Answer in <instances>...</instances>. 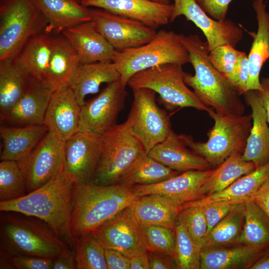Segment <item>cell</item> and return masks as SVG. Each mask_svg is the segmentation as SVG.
I'll list each match as a JSON object with an SVG mask.
<instances>
[{"mask_svg":"<svg viewBox=\"0 0 269 269\" xmlns=\"http://www.w3.org/2000/svg\"><path fill=\"white\" fill-rule=\"evenodd\" d=\"M134 186L118 183L99 185L92 182L75 184L69 228L72 239L92 232L129 207L138 196Z\"/></svg>","mask_w":269,"mask_h":269,"instance_id":"cell-1","label":"cell"},{"mask_svg":"<svg viewBox=\"0 0 269 269\" xmlns=\"http://www.w3.org/2000/svg\"><path fill=\"white\" fill-rule=\"evenodd\" d=\"M188 51L194 75L185 73L184 81L200 101L218 113L241 115L245 111L240 95L230 83L213 66L209 58L207 41L197 34H179Z\"/></svg>","mask_w":269,"mask_h":269,"instance_id":"cell-2","label":"cell"},{"mask_svg":"<svg viewBox=\"0 0 269 269\" xmlns=\"http://www.w3.org/2000/svg\"><path fill=\"white\" fill-rule=\"evenodd\" d=\"M75 182L64 170L25 195L0 202V211H12L45 222L61 239L70 244L69 228Z\"/></svg>","mask_w":269,"mask_h":269,"instance_id":"cell-3","label":"cell"},{"mask_svg":"<svg viewBox=\"0 0 269 269\" xmlns=\"http://www.w3.org/2000/svg\"><path fill=\"white\" fill-rule=\"evenodd\" d=\"M69 249L45 222L12 211H0V250L11 256H28L54 260Z\"/></svg>","mask_w":269,"mask_h":269,"instance_id":"cell-4","label":"cell"},{"mask_svg":"<svg viewBox=\"0 0 269 269\" xmlns=\"http://www.w3.org/2000/svg\"><path fill=\"white\" fill-rule=\"evenodd\" d=\"M210 108L214 120L206 142L196 141L191 135L178 134L189 148L205 159L212 166H218L231 155L244 152L253 124L252 115H226Z\"/></svg>","mask_w":269,"mask_h":269,"instance_id":"cell-5","label":"cell"},{"mask_svg":"<svg viewBox=\"0 0 269 269\" xmlns=\"http://www.w3.org/2000/svg\"><path fill=\"white\" fill-rule=\"evenodd\" d=\"M189 61V53L179 34L164 29L157 32L145 44L117 51L113 60L125 86L134 75L141 71L167 63L183 65Z\"/></svg>","mask_w":269,"mask_h":269,"instance_id":"cell-6","label":"cell"},{"mask_svg":"<svg viewBox=\"0 0 269 269\" xmlns=\"http://www.w3.org/2000/svg\"><path fill=\"white\" fill-rule=\"evenodd\" d=\"M47 26L31 0H0V60L14 58L30 38Z\"/></svg>","mask_w":269,"mask_h":269,"instance_id":"cell-7","label":"cell"},{"mask_svg":"<svg viewBox=\"0 0 269 269\" xmlns=\"http://www.w3.org/2000/svg\"><path fill=\"white\" fill-rule=\"evenodd\" d=\"M102 137V150L92 182L103 186L118 184L132 163L145 151L132 134L128 118Z\"/></svg>","mask_w":269,"mask_h":269,"instance_id":"cell-8","label":"cell"},{"mask_svg":"<svg viewBox=\"0 0 269 269\" xmlns=\"http://www.w3.org/2000/svg\"><path fill=\"white\" fill-rule=\"evenodd\" d=\"M182 66L167 63L156 66L134 75L128 85L132 90L147 88L159 95L162 104L169 111L191 107L207 112L210 107L203 104L184 81Z\"/></svg>","mask_w":269,"mask_h":269,"instance_id":"cell-9","label":"cell"},{"mask_svg":"<svg viewBox=\"0 0 269 269\" xmlns=\"http://www.w3.org/2000/svg\"><path fill=\"white\" fill-rule=\"evenodd\" d=\"M133 102L128 118L133 135L148 153L172 131L169 117L156 102V92L147 88L132 90Z\"/></svg>","mask_w":269,"mask_h":269,"instance_id":"cell-10","label":"cell"},{"mask_svg":"<svg viewBox=\"0 0 269 269\" xmlns=\"http://www.w3.org/2000/svg\"><path fill=\"white\" fill-rule=\"evenodd\" d=\"M64 143L48 131L29 154L17 161L24 176L27 193L64 169Z\"/></svg>","mask_w":269,"mask_h":269,"instance_id":"cell-11","label":"cell"},{"mask_svg":"<svg viewBox=\"0 0 269 269\" xmlns=\"http://www.w3.org/2000/svg\"><path fill=\"white\" fill-rule=\"evenodd\" d=\"M128 93L120 79L108 84L96 97L81 106L80 131L103 135L117 125Z\"/></svg>","mask_w":269,"mask_h":269,"instance_id":"cell-12","label":"cell"},{"mask_svg":"<svg viewBox=\"0 0 269 269\" xmlns=\"http://www.w3.org/2000/svg\"><path fill=\"white\" fill-rule=\"evenodd\" d=\"M97 30L117 51L136 47L151 41L156 30L142 23L100 8H89Z\"/></svg>","mask_w":269,"mask_h":269,"instance_id":"cell-13","label":"cell"},{"mask_svg":"<svg viewBox=\"0 0 269 269\" xmlns=\"http://www.w3.org/2000/svg\"><path fill=\"white\" fill-rule=\"evenodd\" d=\"M169 22L183 15L204 34L209 51L215 47L229 44L235 47L243 38L242 29L231 20H217L208 15L195 0H173Z\"/></svg>","mask_w":269,"mask_h":269,"instance_id":"cell-14","label":"cell"},{"mask_svg":"<svg viewBox=\"0 0 269 269\" xmlns=\"http://www.w3.org/2000/svg\"><path fill=\"white\" fill-rule=\"evenodd\" d=\"M103 147L101 135L79 131L64 143V170L75 184L92 182Z\"/></svg>","mask_w":269,"mask_h":269,"instance_id":"cell-15","label":"cell"},{"mask_svg":"<svg viewBox=\"0 0 269 269\" xmlns=\"http://www.w3.org/2000/svg\"><path fill=\"white\" fill-rule=\"evenodd\" d=\"M81 4L139 21L153 29L168 23L173 10V4L151 0H83Z\"/></svg>","mask_w":269,"mask_h":269,"instance_id":"cell-16","label":"cell"},{"mask_svg":"<svg viewBox=\"0 0 269 269\" xmlns=\"http://www.w3.org/2000/svg\"><path fill=\"white\" fill-rule=\"evenodd\" d=\"M81 106L70 87L54 91L43 121L48 131L65 142L80 131Z\"/></svg>","mask_w":269,"mask_h":269,"instance_id":"cell-17","label":"cell"},{"mask_svg":"<svg viewBox=\"0 0 269 269\" xmlns=\"http://www.w3.org/2000/svg\"><path fill=\"white\" fill-rule=\"evenodd\" d=\"M53 91L44 82L30 78L29 86L23 96L9 110L0 115L1 123L12 126L43 124Z\"/></svg>","mask_w":269,"mask_h":269,"instance_id":"cell-18","label":"cell"},{"mask_svg":"<svg viewBox=\"0 0 269 269\" xmlns=\"http://www.w3.org/2000/svg\"><path fill=\"white\" fill-rule=\"evenodd\" d=\"M94 231L105 248L117 250L130 258L147 251L139 226L128 207Z\"/></svg>","mask_w":269,"mask_h":269,"instance_id":"cell-19","label":"cell"},{"mask_svg":"<svg viewBox=\"0 0 269 269\" xmlns=\"http://www.w3.org/2000/svg\"><path fill=\"white\" fill-rule=\"evenodd\" d=\"M214 169L189 170L162 182L149 185H135L138 196L157 194L171 200L179 206L199 199L200 189Z\"/></svg>","mask_w":269,"mask_h":269,"instance_id":"cell-20","label":"cell"},{"mask_svg":"<svg viewBox=\"0 0 269 269\" xmlns=\"http://www.w3.org/2000/svg\"><path fill=\"white\" fill-rule=\"evenodd\" d=\"M62 34L76 51L81 64L113 62L117 50L92 20L67 28Z\"/></svg>","mask_w":269,"mask_h":269,"instance_id":"cell-21","label":"cell"},{"mask_svg":"<svg viewBox=\"0 0 269 269\" xmlns=\"http://www.w3.org/2000/svg\"><path fill=\"white\" fill-rule=\"evenodd\" d=\"M244 95L246 103L252 111L253 124L242 158L253 162L258 168L269 161L268 117L256 90L248 91Z\"/></svg>","mask_w":269,"mask_h":269,"instance_id":"cell-22","label":"cell"},{"mask_svg":"<svg viewBox=\"0 0 269 269\" xmlns=\"http://www.w3.org/2000/svg\"><path fill=\"white\" fill-rule=\"evenodd\" d=\"M147 154L164 165L179 172L206 170L212 166L203 157L187 147L172 131Z\"/></svg>","mask_w":269,"mask_h":269,"instance_id":"cell-23","label":"cell"},{"mask_svg":"<svg viewBox=\"0 0 269 269\" xmlns=\"http://www.w3.org/2000/svg\"><path fill=\"white\" fill-rule=\"evenodd\" d=\"M128 208L139 225H160L174 229L181 210L180 206L157 194L140 196Z\"/></svg>","mask_w":269,"mask_h":269,"instance_id":"cell-24","label":"cell"},{"mask_svg":"<svg viewBox=\"0 0 269 269\" xmlns=\"http://www.w3.org/2000/svg\"><path fill=\"white\" fill-rule=\"evenodd\" d=\"M257 20V32L252 33L253 41L248 54L249 78L247 91H262L260 74L263 66L269 61V12L266 10L264 0H254L252 3Z\"/></svg>","mask_w":269,"mask_h":269,"instance_id":"cell-25","label":"cell"},{"mask_svg":"<svg viewBox=\"0 0 269 269\" xmlns=\"http://www.w3.org/2000/svg\"><path fill=\"white\" fill-rule=\"evenodd\" d=\"M48 22L47 30L54 34L92 20L89 8L76 0H31Z\"/></svg>","mask_w":269,"mask_h":269,"instance_id":"cell-26","label":"cell"},{"mask_svg":"<svg viewBox=\"0 0 269 269\" xmlns=\"http://www.w3.org/2000/svg\"><path fill=\"white\" fill-rule=\"evenodd\" d=\"M80 64L76 51L66 38L62 33L55 34L45 83L54 91L69 87Z\"/></svg>","mask_w":269,"mask_h":269,"instance_id":"cell-27","label":"cell"},{"mask_svg":"<svg viewBox=\"0 0 269 269\" xmlns=\"http://www.w3.org/2000/svg\"><path fill=\"white\" fill-rule=\"evenodd\" d=\"M48 132L44 124L0 127L2 149L1 160L18 161L29 154Z\"/></svg>","mask_w":269,"mask_h":269,"instance_id":"cell-28","label":"cell"},{"mask_svg":"<svg viewBox=\"0 0 269 269\" xmlns=\"http://www.w3.org/2000/svg\"><path fill=\"white\" fill-rule=\"evenodd\" d=\"M55 35L46 29L33 36L13 58L30 77L44 82Z\"/></svg>","mask_w":269,"mask_h":269,"instance_id":"cell-29","label":"cell"},{"mask_svg":"<svg viewBox=\"0 0 269 269\" xmlns=\"http://www.w3.org/2000/svg\"><path fill=\"white\" fill-rule=\"evenodd\" d=\"M269 178V161L244 175L225 189L200 199L186 203L181 209L190 206L204 205L221 202L235 204L244 203L250 199L260 186Z\"/></svg>","mask_w":269,"mask_h":269,"instance_id":"cell-30","label":"cell"},{"mask_svg":"<svg viewBox=\"0 0 269 269\" xmlns=\"http://www.w3.org/2000/svg\"><path fill=\"white\" fill-rule=\"evenodd\" d=\"M120 79V75L113 62H96L80 64L71 81L70 87L82 106L89 94L97 93L101 85Z\"/></svg>","mask_w":269,"mask_h":269,"instance_id":"cell-31","label":"cell"},{"mask_svg":"<svg viewBox=\"0 0 269 269\" xmlns=\"http://www.w3.org/2000/svg\"><path fill=\"white\" fill-rule=\"evenodd\" d=\"M262 253L241 244L233 247L224 246L202 250L200 269H250Z\"/></svg>","mask_w":269,"mask_h":269,"instance_id":"cell-32","label":"cell"},{"mask_svg":"<svg viewBox=\"0 0 269 269\" xmlns=\"http://www.w3.org/2000/svg\"><path fill=\"white\" fill-rule=\"evenodd\" d=\"M30 78L14 59L0 60V115L9 110L23 96Z\"/></svg>","mask_w":269,"mask_h":269,"instance_id":"cell-33","label":"cell"},{"mask_svg":"<svg viewBox=\"0 0 269 269\" xmlns=\"http://www.w3.org/2000/svg\"><path fill=\"white\" fill-rule=\"evenodd\" d=\"M256 168L253 162L243 159L242 153L231 155L214 169L201 187L199 199L221 191Z\"/></svg>","mask_w":269,"mask_h":269,"instance_id":"cell-34","label":"cell"},{"mask_svg":"<svg viewBox=\"0 0 269 269\" xmlns=\"http://www.w3.org/2000/svg\"><path fill=\"white\" fill-rule=\"evenodd\" d=\"M238 243L261 252L269 247V218L251 199L244 202V221Z\"/></svg>","mask_w":269,"mask_h":269,"instance_id":"cell-35","label":"cell"},{"mask_svg":"<svg viewBox=\"0 0 269 269\" xmlns=\"http://www.w3.org/2000/svg\"><path fill=\"white\" fill-rule=\"evenodd\" d=\"M180 173L164 165L144 152L132 163L119 183L133 186L152 184L175 176Z\"/></svg>","mask_w":269,"mask_h":269,"instance_id":"cell-36","label":"cell"},{"mask_svg":"<svg viewBox=\"0 0 269 269\" xmlns=\"http://www.w3.org/2000/svg\"><path fill=\"white\" fill-rule=\"evenodd\" d=\"M244 221V202L237 204L211 231L202 250L238 243Z\"/></svg>","mask_w":269,"mask_h":269,"instance_id":"cell-37","label":"cell"},{"mask_svg":"<svg viewBox=\"0 0 269 269\" xmlns=\"http://www.w3.org/2000/svg\"><path fill=\"white\" fill-rule=\"evenodd\" d=\"M77 269H108L105 247L94 231L71 240Z\"/></svg>","mask_w":269,"mask_h":269,"instance_id":"cell-38","label":"cell"},{"mask_svg":"<svg viewBox=\"0 0 269 269\" xmlns=\"http://www.w3.org/2000/svg\"><path fill=\"white\" fill-rule=\"evenodd\" d=\"M27 193L24 176L17 162H0V202L20 198Z\"/></svg>","mask_w":269,"mask_h":269,"instance_id":"cell-39","label":"cell"},{"mask_svg":"<svg viewBox=\"0 0 269 269\" xmlns=\"http://www.w3.org/2000/svg\"><path fill=\"white\" fill-rule=\"evenodd\" d=\"M176 245L174 259L179 269H198L201 250L184 226L178 219L175 226Z\"/></svg>","mask_w":269,"mask_h":269,"instance_id":"cell-40","label":"cell"},{"mask_svg":"<svg viewBox=\"0 0 269 269\" xmlns=\"http://www.w3.org/2000/svg\"><path fill=\"white\" fill-rule=\"evenodd\" d=\"M139 226L147 251L161 253L174 257L176 233L174 229L160 225Z\"/></svg>","mask_w":269,"mask_h":269,"instance_id":"cell-41","label":"cell"},{"mask_svg":"<svg viewBox=\"0 0 269 269\" xmlns=\"http://www.w3.org/2000/svg\"><path fill=\"white\" fill-rule=\"evenodd\" d=\"M177 219L201 250L207 234L208 226L201 206H190L181 209Z\"/></svg>","mask_w":269,"mask_h":269,"instance_id":"cell-42","label":"cell"},{"mask_svg":"<svg viewBox=\"0 0 269 269\" xmlns=\"http://www.w3.org/2000/svg\"><path fill=\"white\" fill-rule=\"evenodd\" d=\"M242 53L231 45L224 44L211 50L208 56L213 66L230 83L235 65Z\"/></svg>","mask_w":269,"mask_h":269,"instance_id":"cell-43","label":"cell"},{"mask_svg":"<svg viewBox=\"0 0 269 269\" xmlns=\"http://www.w3.org/2000/svg\"><path fill=\"white\" fill-rule=\"evenodd\" d=\"M239 204V203H238ZM232 202H221L208 204L202 207L208 226L207 234L237 205ZM206 236V237H207Z\"/></svg>","mask_w":269,"mask_h":269,"instance_id":"cell-44","label":"cell"},{"mask_svg":"<svg viewBox=\"0 0 269 269\" xmlns=\"http://www.w3.org/2000/svg\"><path fill=\"white\" fill-rule=\"evenodd\" d=\"M249 73L248 56L245 52H242L235 65L230 82L240 96L247 92Z\"/></svg>","mask_w":269,"mask_h":269,"instance_id":"cell-45","label":"cell"},{"mask_svg":"<svg viewBox=\"0 0 269 269\" xmlns=\"http://www.w3.org/2000/svg\"><path fill=\"white\" fill-rule=\"evenodd\" d=\"M16 269H52L53 260L28 256H12Z\"/></svg>","mask_w":269,"mask_h":269,"instance_id":"cell-46","label":"cell"},{"mask_svg":"<svg viewBox=\"0 0 269 269\" xmlns=\"http://www.w3.org/2000/svg\"><path fill=\"white\" fill-rule=\"evenodd\" d=\"M200 7L212 18L223 20L226 18L228 7L232 0H195Z\"/></svg>","mask_w":269,"mask_h":269,"instance_id":"cell-47","label":"cell"},{"mask_svg":"<svg viewBox=\"0 0 269 269\" xmlns=\"http://www.w3.org/2000/svg\"><path fill=\"white\" fill-rule=\"evenodd\" d=\"M105 255L108 269H130V258L122 252L105 248Z\"/></svg>","mask_w":269,"mask_h":269,"instance_id":"cell-48","label":"cell"},{"mask_svg":"<svg viewBox=\"0 0 269 269\" xmlns=\"http://www.w3.org/2000/svg\"><path fill=\"white\" fill-rule=\"evenodd\" d=\"M148 252L150 269H178L174 258L168 255Z\"/></svg>","mask_w":269,"mask_h":269,"instance_id":"cell-49","label":"cell"},{"mask_svg":"<svg viewBox=\"0 0 269 269\" xmlns=\"http://www.w3.org/2000/svg\"><path fill=\"white\" fill-rule=\"evenodd\" d=\"M250 199L258 205L269 218V178Z\"/></svg>","mask_w":269,"mask_h":269,"instance_id":"cell-50","label":"cell"},{"mask_svg":"<svg viewBox=\"0 0 269 269\" xmlns=\"http://www.w3.org/2000/svg\"><path fill=\"white\" fill-rule=\"evenodd\" d=\"M76 269V264L73 252L69 249L61 253L53 260L52 269Z\"/></svg>","mask_w":269,"mask_h":269,"instance_id":"cell-51","label":"cell"},{"mask_svg":"<svg viewBox=\"0 0 269 269\" xmlns=\"http://www.w3.org/2000/svg\"><path fill=\"white\" fill-rule=\"evenodd\" d=\"M260 82L263 90H256V91L266 111L269 124V77H263L260 79Z\"/></svg>","mask_w":269,"mask_h":269,"instance_id":"cell-52","label":"cell"},{"mask_svg":"<svg viewBox=\"0 0 269 269\" xmlns=\"http://www.w3.org/2000/svg\"><path fill=\"white\" fill-rule=\"evenodd\" d=\"M148 252L130 258V269H149Z\"/></svg>","mask_w":269,"mask_h":269,"instance_id":"cell-53","label":"cell"},{"mask_svg":"<svg viewBox=\"0 0 269 269\" xmlns=\"http://www.w3.org/2000/svg\"><path fill=\"white\" fill-rule=\"evenodd\" d=\"M250 269H269V247L263 252Z\"/></svg>","mask_w":269,"mask_h":269,"instance_id":"cell-54","label":"cell"},{"mask_svg":"<svg viewBox=\"0 0 269 269\" xmlns=\"http://www.w3.org/2000/svg\"><path fill=\"white\" fill-rule=\"evenodd\" d=\"M0 269H15L12 261V256L1 250H0Z\"/></svg>","mask_w":269,"mask_h":269,"instance_id":"cell-55","label":"cell"},{"mask_svg":"<svg viewBox=\"0 0 269 269\" xmlns=\"http://www.w3.org/2000/svg\"><path fill=\"white\" fill-rule=\"evenodd\" d=\"M152 1L159 2V3H165V4H170V0H151Z\"/></svg>","mask_w":269,"mask_h":269,"instance_id":"cell-56","label":"cell"},{"mask_svg":"<svg viewBox=\"0 0 269 269\" xmlns=\"http://www.w3.org/2000/svg\"><path fill=\"white\" fill-rule=\"evenodd\" d=\"M77 1H78L79 3H81V2L83 0H76Z\"/></svg>","mask_w":269,"mask_h":269,"instance_id":"cell-57","label":"cell"}]
</instances>
